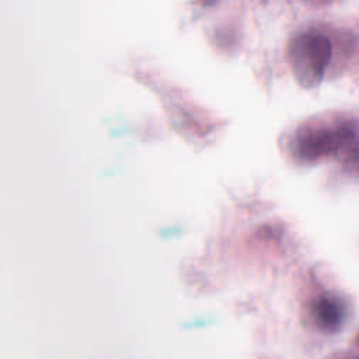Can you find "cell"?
<instances>
[{"label":"cell","mask_w":359,"mask_h":359,"mask_svg":"<svg viewBox=\"0 0 359 359\" xmlns=\"http://www.w3.org/2000/svg\"><path fill=\"white\" fill-rule=\"evenodd\" d=\"M330 39L318 31H304L293 36L287 46V59L296 81L304 88L317 87L331 62Z\"/></svg>","instance_id":"6da1fadb"},{"label":"cell","mask_w":359,"mask_h":359,"mask_svg":"<svg viewBox=\"0 0 359 359\" xmlns=\"http://www.w3.org/2000/svg\"><path fill=\"white\" fill-rule=\"evenodd\" d=\"M339 149L351 150L353 156L359 154L356 132L349 123H341L338 126L307 123L296 132L293 140L294 154L306 161L320 160Z\"/></svg>","instance_id":"7a4b0ae2"},{"label":"cell","mask_w":359,"mask_h":359,"mask_svg":"<svg viewBox=\"0 0 359 359\" xmlns=\"http://www.w3.org/2000/svg\"><path fill=\"white\" fill-rule=\"evenodd\" d=\"M311 313L317 325L325 331H335L342 324V307L335 299L330 296H321L313 304Z\"/></svg>","instance_id":"3957f363"}]
</instances>
